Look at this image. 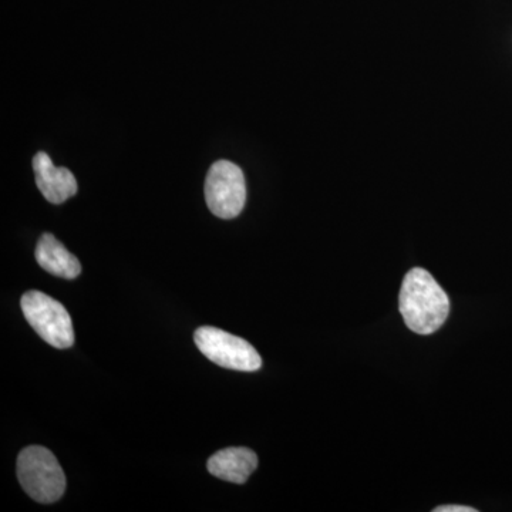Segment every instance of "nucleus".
Listing matches in <instances>:
<instances>
[{
    "instance_id": "7",
    "label": "nucleus",
    "mask_w": 512,
    "mask_h": 512,
    "mask_svg": "<svg viewBox=\"0 0 512 512\" xmlns=\"http://www.w3.org/2000/svg\"><path fill=\"white\" fill-rule=\"evenodd\" d=\"M258 467V456L247 447H229L208 460L212 476L228 483L245 484Z\"/></svg>"
},
{
    "instance_id": "9",
    "label": "nucleus",
    "mask_w": 512,
    "mask_h": 512,
    "mask_svg": "<svg viewBox=\"0 0 512 512\" xmlns=\"http://www.w3.org/2000/svg\"><path fill=\"white\" fill-rule=\"evenodd\" d=\"M434 512H477L476 508L466 507V505H441L434 508Z\"/></svg>"
},
{
    "instance_id": "1",
    "label": "nucleus",
    "mask_w": 512,
    "mask_h": 512,
    "mask_svg": "<svg viewBox=\"0 0 512 512\" xmlns=\"http://www.w3.org/2000/svg\"><path fill=\"white\" fill-rule=\"evenodd\" d=\"M399 308L407 328L417 335H431L446 322L450 299L429 271L413 268L404 276Z\"/></svg>"
},
{
    "instance_id": "4",
    "label": "nucleus",
    "mask_w": 512,
    "mask_h": 512,
    "mask_svg": "<svg viewBox=\"0 0 512 512\" xmlns=\"http://www.w3.org/2000/svg\"><path fill=\"white\" fill-rule=\"evenodd\" d=\"M194 340L202 355L215 365L237 372H256L261 369L262 359L254 346L225 330L202 326L195 332Z\"/></svg>"
},
{
    "instance_id": "2",
    "label": "nucleus",
    "mask_w": 512,
    "mask_h": 512,
    "mask_svg": "<svg viewBox=\"0 0 512 512\" xmlns=\"http://www.w3.org/2000/svg\"><path fill=\"white\" fill-rule=\"evenodd\" d=\"M18 478L26 494L37 503H56L66 491L63 468L45 447L30 446L20 451Z\"/></svg>"
},
{
    "instance_id": "3",
    "label": "nucleus",
    "mask_w": 512,
    "mask_h": 512,
    "mask_svg": "<svg viewBox=\"0 0 512 512\" xmlns=\"http://www.w3.org/2000/svg\"><path fill=\"white\" fill-rule=\"evenodd\" d=\"M20 308L37 335L56 349L74 345L72 318L62 303L40 291H29L20 299Z\"/></svg>"
},
{
    "instance_id": "5",
    "label": "nucleus",
    "mask_w": 512,
    "mask_h": 512,
    "mask_svg": "<svg viewBox=\"0 0 512 512\" xmlns=\"http://www.w3.org/2000/svg\"><path fill=\"white\" fill-rule=\"evenodd\" d=\"M205 201L212 214L222 220L241 214L247 202V184L237 164L220 160L211 165L205 180Z\"/></svg>"
},
{
    "instance_id": "8",
    "label": "nucleus",
    "mask_w": 512,
    "mask_h": 512,
    "mask_svg": "<svg viewBox=\"0 0 512 512\" xmlns=\"http://www.w3.org/2000/svg\"><path fill=\"white\" fill-rule=\"evenodd\" d=\"M36 261L40 268L57 278L76 279L82 274L79 259L70 254L52 234H43L37 242Z\"/></svg>"
},
{
    "instance_id": "6",
    "label": "nucleus",
    "mask_w": 512,
    "mask_h": 512,
    "mask_svg": "<svg viewBox=\"0 0 512 512\" xmlns=\"http://www.w3.org/2000/svg\"><path fill=\"white\" fill-rule=\"evenodd\" d=\"M36 185L43 197L59 205L77 194V181L69 168L55 167L52 158L43 151L33 157Z\"/></svg>"
}]
</instances>
